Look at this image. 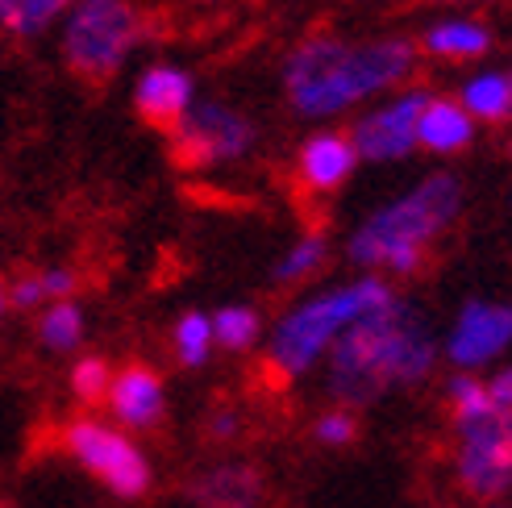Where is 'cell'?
Masks as SVG:
<instances>
[{
	"label": "cell",
	"mask_w": 512,
	"mask_h": 508,
	"mask_svg": "<svg viewBox=\"0 0 512 508\" xmlns=\"http://www.w3.org/2000/svg\"><path fill=\"white\" fill-rule=\"evenodd\" d=\"M109 409L125 429H155L167 413V392L163 379L150 363H125L121 371H113L109 384Z\"/></svg>",
	"instance_id": "13"
},
{
	"label": "cell",
	"mask_w": 512,
	"mask_h": 508,
	"mask_svg": "<svg viewBox=\"0 0 512 508\" xmlns=\"http://www.w3.org/2000/svg\"><path fill=\"white\" fill-rule=\"evenodd\" d=\"M463 180L450 171H438L421 180L413 192L396 196L388 209H379L350 234V263L383 267L396 275H421L429 263V242L442 238L463 213Z\"/></svg>",
	"instance_id": "3"
},
{
	"label": "cell",
	"mask_w": 512,
	"mask_h": 508,
	"mask_svg": "<svg viewBox=\"0 0 512 508\" xmlns=\"http://www.w3.org/2000/svg\"><path fill=\"white\" fill-rule=\"evenodd\" d=\"M38 279H42V296H50V300H71V292L80 288V275L67 271V267H50Z\"/></svg>",
	"instance_id": "26"
},
{
	"label": "cell",
	"mask_w": 512,
	"mask_h": 508,
	"mask_svg": "<svg viewBox=\"0 0 512 508\" xmlns=\"http://www.w3.org/2000/svg\"><path fill=\"white\" fill-rule=\"evenodd\" d=\"M59 446L117 500H142L150 492V479H155L150 475V459L121 429L92 417H75L59 429Z\"/></svg>",
	"instance_id": "6"
},
{
	"label": "cell",
	"mask_w": 512,
	"mask_h": 508,
	"mask_svg": "<svg viewBox=\"0 0 512 508\" xmlns=\"http://www.w3.org/2000/svg\"><path fill=\"white\" fill-rule=\"evenodd\" d=\"M146 34V17L130 0H80L63 30V63L92 88L109 84Z\"/></svg>",
	"instance_id": "5"
},
{
	"label": "cell",
	"mask_w": 512,
	"mask_h": 508,
	"mask_svg": "<svg viewBox=\"0 0 512 508\" xmlns=\"http://www.w3.org/2000/svg\"><path fill=\"white\" fill-rule=\"evenodd\" d=\"M209 325H213V342L225 346V350H234V354L250 350L263 334V321H259V313H254L250 304H225Z\"/></svg>",
	"instance_id": "20"
},
{
	"label": "cell",
	"mask_w": 512,
	"mask_h": 508,
	"mask_svg": "<svg viewBox=\"0 0 512 508\" xmlns=\"http://www.w3.org/2000/svg\"><path fill=\"white\" fill-rule=\"evenodd\" d=\"M5 309H9V288L0 284V317H5Z\"/></svg>",
	"instance_id": "30"
},
{
	"label": "cell",
	"mask_w": 512,
	"mask_h": 508,
	"mask_svg": "<svg viewBox=\"0 0 512 508\" xmlns=\"http://www.w3.org/2000/svg\"><path fill=\"white\" fill-rule=\"evenodd\" d=\"M421 46L442 63H475L492 50V30L483 21H438L425 30Z\"/></svg>",
	"instance_id": "16"
},
{
	"label": "cell",
	"mask_w": 512,
	"mask_h": 508,
	"mask_svg": "<svg viewBox=\"0 0 512 508\" xmlns=\"http://www.w3.org/2000/svg\"><path fill=\"white\" fill-rule=\"evenodd\" d=\"M471 138H475V121L454 96L425 100L421 121H417V146L433 150V155H458V150L471 146Z\"/></svg>",
	"instance_id": "14"
},
{
	"label": "cell",
	"mask_w": 512,
	"mask_h": 508,
	"mask_svg": "<svg viewBox=\"0 0 512 508\" xmlns=\"http://www.w3.org/2000/svg\"><path fill=\"white\" fill-rule=\"evenodd\" d=\"M0 508H5V504H0Z\"/></svg>",
	"instance_id": "33"
},
{
	"label": "cell",
	"mask_w": 512,
	"mask_h": 508,
	"mask_svg": "<svg viewBox=\"0 0 512 508\" xmlns=\"http://www.w3.org/2000/svg\"><path fill=\"white\" fill-rule=\"evenodd\" d=\"M425 100H429V92L413 88V92H400L396 100H388L383 109L358 117V125L350 130L358 159H375V163L404 159L408 150L417 146V121H421Z\"/></svg>",
	"instance_id": "9"
},
{
	"label": "cell",
	"mask_w": 512,
	"mask_h": 508,
	"mask_svg": "<svg viewBox=\"0 0 512 508\" xmlns=\"http://www.w3.org/2000/svg\"><path fill=\"white\" fill-rule=\"evenodd\" d=\"M512 342V304L500 300H467L463 313H458L450 342H446V359L454 367H483L492 363L500 350H508Z\"/></svg>",
	"instance_id": "10"
},
{
	"label": "cell",
	"mask_w": 512,
	"mask_h": 508,
	"mask_svg": "<svg viewBox=\"0 0 512 508\" xmlns=\"http://www.w3.org/2000/svg\"><path fill=\"white\" fill-rule=\"evenodd\" d=\"M200 5H213V0H200Z\"/></svg>",
	"instance_id": "31"
},
{
	"label": "cell",
	"mask_w": 512,
	"mask_h": 508,
	"mask_svg": "<svg viewBox=\"0 0 512 508\" xmlns=\"http://www.w3.org/2000/svg\"><path fill=\"white\" fill-rule=\"evenodd\" d=\"M446 404H450V421H467L483 409H492V396H488V384H479L475 375H454L450 384H446Z\"/></svg>",
	"instance_id": "24"
},
{
	"label": "cell",
	"mask_w": 512,
	"mask_h": 508,
	"mask_svg": "<svg viewBox=\"0 0 512 508\" xmlns=\"http://www.w3.org/2000/svg\"><path fill=\"white\" fill-rule=\"evenodd\" d=\"M238 413H229V409H221L213 421H209V438H217V442H225V438H234L238 434Z\"/></svg>",
	"instance_id": "29"
},
{
	"label": "cell",
	"mask_w": 512,
	"mask_h": 508,
	"mask_svg": "<svg viewBox=\"0 0 512 508\" xmlns=\"http://www.w3.org/2000/svg\"><path fill=\"white\" fill-rule=\"evenodd\" d=\"M458 450H454V475L458 488L471 500H504L512 492V413L508 409H483L454 425Z\"/></svg>",
	"instance_id": "7"
},
{
	"label": "cell",
	"mask_w": 512,
	"mask_h": 508,
	"mask_svg": "<svg viewBox=\"0 0 512 508\" xmlns=\"http://www.w3.org/2000/svg\"><path fill=\"white\" fill-rule=\"evenodd\" d=\"M392 300H396L392 284H383L375 275H363V279H354V284L329 288L321 296H309L304 304H296V309L275 325V334L259 359L263 384L288 388L292 379H300L321 359V354H329V346H334L354 321L388 309Z\"/></svg>",
	"instance_id": "4"
},
{
	"label": "cell",
	"mask_w": 512,
	"mask_h": 508,
	"mask_svg": "<svg viewBox=\"0 0 512 508\" xmlns=\"http://www.w3.org/2000/svg\"><path fill=\"white\" fill-rule=\"evenodd\" d=\"M209 346H213V325L204 313H184L175 321V359L184 367H200L209 359Z\"/></svg>",
	"instance_id": "22"
},
{
	"label": "cell",
	"mask_w": 512,
	"mask_h": 508,
	"mask_svg": "<svg viewBox=\"0 0 512 508\" xmlns=\"http://www.w3.org/2000/svg\"><path fill=\"white\" fill-rule=\"evenodd\" d=\"M109 384H113V367L109 359H100V354H88L71 367V392L75 400L84 404H105L109 400Z\"/></svg>",
	"instance_id": "23"
},
{
	"label": "cell",
	"mask_w": 512,
	"mask_h": 508,
	"mask_svg": "<svg viewBox=\"0 0 512 508\" xmlns=\"http://www.w3.org/2000/svg\"><path fill=\"white\" fill-rule=\"evenodd\" d=\"M488 396H492V404L496 409H508L512 413V367H504L492 384H488Z\"/></svg>",
	"instance_id": "28"
},
{
	"label": "cell",
	"mask_w": 512,
	"mask_h": 508,
	"mask_svg": "<svg viewBox=\"0 0 512 508\" xmlns=\"http://www.w3.org/2000/svg\"><path fill=\"white\" fill-rule=\"evenodd\" d=\"M313 438L321 446H350L358 438V417L354 409H329L313 421Z\"/></svg>",
	"instance_id": "25"
},
{
	"label": "cell",
	"mask_w": 512,
	"mask_h": 508,
	"mask_svg": "<svg viewBox=\"0 0 512 508\" xmlns=\"http://www.w3.org/2000/svg\"><path fill=\"white\" fill-rule=\"evenodd\" d=\"M413 67L417 46L408 38L346 42L334 34H313L284 59V92L300 117H329L404 84Z\"/></svg>",
	"instance_id": "2"
},
{
	"label": "cell",
	"mask_w": 512,
	"mask_h": 508,
	"mask_svg": "<svg viewBox=\"0 0 512 508\" xmlns=\"http://www.w3.org/2000/svg\"><path fill=\"white\" fill-rule=\"evenodd\" d=\"M188 109H192V75L184 67L155 63L138 80V88H134V113L155 134H167L171 138L175 125L184 121Z\"/></svg>",
	"instance_id": "12"
},
{
	"label": "cell",
	"mask_w": 512,
	"mask_h": 508,
	"mask_svg": "<svg viewBox=\"0 0 512 508\" xmlns=\"http://www.w3.org/2000/svg\"><path fill=\"white\" fill-rule=\"evenodd\" d=\"M433 363H438V342L425 313L396 296L388 309L354 321L329 346V396L338 400V409L375 404L392 388L421 384Z\"/></svg>",
	"instance_id": "1"
},
{
	"label": "cell",
	"mask_w": 512,
	"mask_h": 508,
	"mask_svg": "<svg viewBox=\"0 0 512 508\" xmlns=\"http://www.w3.org/2000/svg\"><path fill=\"white\" fill-rule=\"evenodd\" d=\"M84 338V313L75 300H55L38 321V342L46 350H75Z\"/></svg>",
	"instance_id": "19"
},
{
	"label": "cell",
	"mask_w": 512,
	"mask_h": 508,
	"mask_svg": "<svg viewBox=\"0 0 512 508\" xmlns=\"http://www.w3.org/2000/svg\"><path fill=\"white\" fill-rule=\"evenodd\" d=\"M192 500L200 508H259L263 500V475L246 463H225L204 471L192 484Z\"/></svg>",
	"instance_id": "15"
},
{
	"label": "cell",
	"mask_w": 512,
	"mask_h": 508,
	"mask_svg": "<svg viewBox=\"0 0 512 508\" xmlns=\"http://www.w3.org/2000/svg\"><path fill=\"white\" fill-rule=\"evenodd\" d=\"M325 259H329V242H325V234L321 230H313V234H304L284 259L275 263V271H271V279L279 288H296V284H304L309 275H317L321 267H325Z\"/></svg>",
	"instance_id": "18"
},
{
	"label": "cell",
	"mask_w": 512,
	"mask_h": 508,
	"mask_svg": "<svg viewBox=\"0 0 512 508\" xmlns=\"http://www.w3.org/2000/svg\"><path fill=\"white\" fill-rule=\"evenodd\" d=\"M458 105L471 113V121H488V125H504L512 117V88L504 75H475V80L463 84V96Z\"/></svg>",
	"instance_id": "17"
},
{
	"label": "cell",
	"mask_w": 512,
	"mask_h": 508,
	"mask_svg": "<svg viewBox=\"0 0 512 508\" xmlns=\"http://www.w3.org/2000/svg\"><path fill=\"white\" fill-rule=\"evenodd\" d=\"M254 121L238 109L221 105V100H204L184 113V121L171 134V163L179 171H200L213 163L242 159L254 146Z\"/></svg>",
	"instance_id": "8"
},
{
	"label": "cell",
	"mask_w": 512,
	"mask_h": 508,
	"mask_svg": "<svg viewBox=\"0 0 512 508\" xmlns=\"http://www.w3.org/2000/svg\"><path fill=\"white\" fill-rule=\"evenodd\" d=\"M438 508H442V504H438Z\"/></svg>",
	"instance_id": "34"
},
{
	"label": "cell",
	"mask_w": 512,
	"mask_h": 508,
	"mask_svg": "<svg viewBox=\"0 0 512 508\" xmlns=\"http://www.w3.org/2000/svg\"><path fill=\"white\" fill-rule=\"evenodd\" d=\"M508 88H512V80H508Z\"/></svg>",
	"instance_id": "32"
},
{
	"label": "cell",
	"mask_w": 512,
	"mask_h": 508,
	"mask_svg": "<svg viewBox=\"0 0 512 508\" xmlns=\"http://www.w3.org/2000/svg\"><path fill=\"white\" fill-rule=\"evenodd\" d=\"M354 163H358V150H354L350 134H338V130L317 134V138H309L296 150L292 188H296L300 200L329 196V192H338L354 175Z\"/></svg>",
	"instance_id": "11"
},
{
	"label": "cell",
	"mask_w": 512,
	"mask_h": 508,
	"mask_svg": "<svg viewBox=\"0 0 512 508\" xmlns=\"http://www.w3.org/2000/svg\"><path fill=\"white\" fill-rule=\"evenodd\" d=\"M38 300H42V279L38 275H25V279H17V284L9 288V304H13V309H34Z\"/></svg>",
	"instance_id": "27"
},
{
	"label": "cell",
	"mask_w": 512,
	"mask_h": 508,
	"mask_svg": "<svg viewBox=\"0 0 512 508\" xmlns=\"http://www.w3.org/2000/svg\"><path fill=\"white\" fill-rule=\"evenodd\" d=\"M71 0H0V25L17 38H30L38 30H46Z\"/></svg>",
	"instance_id": "21"
}]
</instances>
